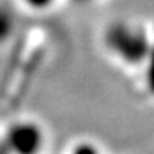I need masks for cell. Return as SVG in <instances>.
I'll return each mask as SVG.
<instances>
[{"label": "cell", "instance_id": "6da1fadb", "mask_svg": "<svg viewBox=\"0 0 154 154\" xmlns=\"http://www.w3.org/2000/svg\"><path fill=\"white\" fill-rule=\"evenodd\" d=\"M102 41L106 52L129 69L145 64L151 51L145 30L130 21H114L106 26Z\"/></svg>", "mask_w": 154, "mask_h": 154}, {"label": "cell", "instance_id": "7a4b0ae2", "mask_svg": "<svg viewBox=\"0 0 154 154\" xmlns=\"http://www.w3.org/2000/svg\"><path fill=\"white\" fill-rule=\"evenodd\" d=\"M12 29H14V17L6 6L0 5V45L9 41Z\"/></svg>", "mask_w": 154, "mask_h": 154}, {"label": "cell", "instance_id": "3957f363", "mask_svg": "<svg viewBox=\"0 0 154 154\" xmlns=\"http://www.w3.org/2000/svg\"><path fill=\"white\" fill-rule=\"evenodd\" d=\"M54 2L55 0H21V3L24 6H27L29 9L36 11V12H42V11L50 9L54 5Z\"/></svg>", "mask_w": 154, "mask_h": 154}, {"label": "cell", "instance_id": "277c9868", "mask_svg": "<svg viewBox=\"0 0 154 154\" xmlns=\"http://www.w3.org/2000/svg\"><path fill=\"white\" fill-rule=\"evenodd\" d=\"M75 3H79V5H87V3H91L93 0H73Z\"/></svg>", "mask_w": 154, "mask_h": 154}]
</instances>
